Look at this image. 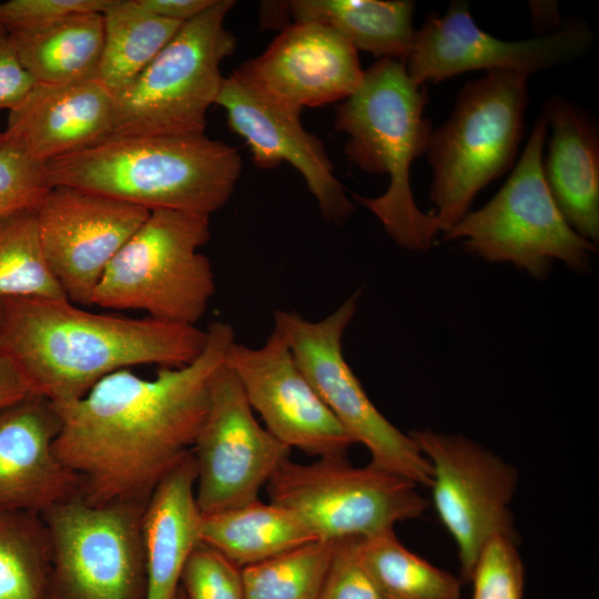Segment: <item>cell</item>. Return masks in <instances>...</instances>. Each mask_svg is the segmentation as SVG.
I'll use <instances>...</instances> for the list:
<instances>
[{"instance_id":"obj_8","label":"cell","mask_w":599,"mask_h":599,"mask_svg":"<svg viewBox=\"0 0 599 599\" xmlns=\"http://www.w3.org/2000/svg\"><path fill=\"white\" fill-rule=\"evenodd\" d=\"M234 3L214 0L184 22L138 78L113 97L112 135L204 133L206 113L224 80L221 63L235 50V38L224 27Z\"/></svg>"},{"instance_id":"obj_9","label":"cell","mask_w":599,"mask_h":599,"mask_svg":"<svg viewBox=\"0 0 599 599\" xmlns=\"http://www.w3.org/2000/svg\"><path fill=\"white\" fill-rule=\"evenodd\" d=\"M359 292L333 313L312 322L295 312L278 309L274 328L321 398L353 440L364 445L370 464L430 487L432 470L413 438L394 426L373 404L343 353V336L357 309Z\"/></svg>"},{"instance_id":"obj_2","label":"cell","mask_w":599,"mask_h":599,"mask_svg":"<svg viewBox=\"0 0 599 599\" xmlns=\"http://www.w3.org/2000/svg\"><path fill=\"white\" fill-rule=\"evenodd\" d=\"M206 341L194 325L93 313L68 298L0 301V349L34 394L54 404L82 397L120 369L186 365Z\"/></svg>"},{"instance_id":"obj_5","label":"cell","mask_w":599,"mask_h":599,"mask_svg":"<svg viewBox=\"0 0 599 599\" xmlns=\"http://www.w3.org/2000/svg\"><path fill=\"white\" fill-rule=\"evenodd\" d=\"M210 236V215L150 211L106 267L91 305L196 326L215 291L212 265L200 252Z\"/></svg>"},{"instance_id":"obj_26","label":"cell","mask_w":599,"mask_h":599,"mask_svg":"<svg viewBox=\"0 0 599 599\" xmlns=\"http://www.w3.org/2000/svg\"><path fill=\"white\" fill-rule=\"evenodd\" d=\"M102 17L98 78L113 97L138 78L183 24L151 13L139 0H110Z\"/></svg>"},{"instance_id":"obj_11","label":"cell","mask_w":599,"mask_h":599,"mask_svg":"<svg viewBox=\"0 0 599 599\" xmlns=\"http://www.w3.org/2000/svg\"><path fill=\"white\" fill-rule=\"evenodd\" d=\"M143 510L74 498L44 512L51 599H146Z\"/></svg>"},{"instance_id":"obj_17","label":"cell","mask_w":599,"mask_h":599,"mask_svg":"<svg viewBox=\"0 0 599 599\" xmlns=\"http://www.w3.org/2000/svg\"><path fill=\"white\" fill-rule=\"evenodd\" d=\"M236 70L297 114L305 106L344 101L364 75L357 50L334 30L311 21L286 24L261 55Z\"/></svg>"},{"instance_id":"obj_33","label":"cell","mask_w":599,"mask_h":599,"mask_svg":"<svg viewBox=\"0 0 599 599\" xmlns=\"http://www.w3.org/2000/svg\"><path fill=\"white\" fill-rule=\"evenodd\" d=\"M180 586L186 599H244L241 568L203 542L190 555Z\"/></svg>"},{"instance_id":"obj_19","label":"cell","mask_w":599,"mask_h":599,"mask_svg":"<svg viewBox=\"0 0 599 599\" xmlns=\"http://www.w3.org/2000/svg\"><path fill=\"white\" fill-rule=\"evenodd\" d=\"M60 418L54 405L31 395L0 410V512L42 516L80 497V479L54 453Z\"/></svg>"},{"instance_id":"obj_10","label":"cell","mask_w":599,"mask_h":599,"mask_svg":"<svg viewBox=\"0 0 599 599\" xmlns=\"http://www.w3.org/2000/svg\"><path fill=\"white\" fill-rule=\"evenodd\" d=\"M271 502L295 511L318 540L369 537L419 517L427 500L417 485L373 464L346 457L312 464L285 460L266 485Z\"/></svg>"},{"instance_id":"obj_6","label":"cell","mask_w":599,"mask_h":599,"mask_svg":"<svg viewBox=\"0 0 599 599\" xmlns=\"http://www.w3.org/2000/svg\"><path fill=\"white\" fill-rule=\"evenodd\" d=\"M527 78L490 71L467 83L449 119L433 130L426 153L434 175L432 214L439 232L456 225L477 193L512 164L528 102Z\"/></svg>"},{"instance_id":"obj_13","label":"cell","mask_w":599,"mask_h":599,"mask_svg":"<svg viewBox=\"0 0 599 599\" xmlns=\"http://www.w3.org/2000/svg\"><path fill=\"white\" fill-rule=\"evenodd\" d=\"M290 451L257 422L224 362L212 378L207 413L192 448L201 515L258 499L261 488L288 459Z\"/></svg>"},{"instance_id":"obj_18","label":"cell","mask_w":599,"mask_h":599,"mask_svg":"<svg viewBox=\"0 0 599 599\" xmlns=\"http://www.w3.org/2000/svg\"><path fill=\"white\" fill-rule=\"evenodd\" d=\"M215 104L225 111L231 130L248 145L256 166L293 165L327 221L339 223L352 215L354 205L335 177L322 141L303 128L301 114L265 97L237 70L224 78Z\"/></svg>"},{"instance_id":"obj_21","label":"cell","mask_w":599,"mask_h":599,"mask_svg":"<svg viewBox=\"0 0 599 599\" xmlns=\"http://www.w3.org/2000/svg\"><path fill=\"white\" fill-rule=\"evenodd\" d=\"M544 115L551 125L542 162L547 185L569 225L583 238L599 241V139L586 113L557 97Z\"/></svg>"},{"instance_id":"obj_38","label":"cell","mask_w":599,"mask_h":599,"mask_svg":"<svg viewBox=\"0 0 599 599\" xmlns=\"http://www.w3.org/2000/svg\"><path fill=\"white\" fill-rule=\"evenodd\" d=\"M214 0H139L148 11L161 18L177 22H186L206 8Z\"/></svg>"},{"instance_id":"obj_40","label":"cell","mask_w":599,"mask_h":599,"mask_svg":"<svg viewBox=\"0 0 599 599\" xmlns=\"http://www.w3.org/2000/svg\"><path fill=\"white\" fill-rule=\"evenodd\" d=\"M1 133V132H0Z\"/></svg>"},{"instance_id":"obj_12","label":"cell","mask_w":599,"mask_h":599,"mask_svg":"<svg viewBox=\"0 0 599 599\" xmlns=\"http://www.w3.org/2000/svg\"><path fill=\"white\" fill-rule=\"evenodd\" d=\"M409 436L430 465L434 507L457 545L461 578L470 580L491 537L516 536L509 509L516 470L461 435L420 429Z\"/></svg>"},{"instance_id":"obj_36","label":"cell","mask_w":599,"mask_h":599,"mask_svg":"<svg viewBox=\"0 0 599 599\" xmlns=\"http://www.w3.org/2000/svg\"><path fill=\"white\" fill-rule=\"evenodd\" d=\"M34 84L20 62L10 32L0 24V109L16 106Z\"/></svg>"},{"instance_id":"obj_37","label":"cell","mask_w":599,"mask_h":599,"mask_svg":"<svg viewBox=\"0 0 599 599\" xmlns=\"http://www.w3.org/2000/svg\"><path fill=\"white\" fill-rule=\"evenodd\" d=\"M31 395L37 394H34L29 382L0 349V410Z\"/></svg>"},{"instance_id":"obj_27","label":"cell","mask_w":599,"mask_h":599,"mask_svg":"<svg viewBox=\"0 0 599 599\" xmlns=\"http://www.w3.org/2000/svg\"><path fill=\"white\" fill-rule=\"evenodd\" d=\"M358 554L384 599L460 597V579L408 550L393 529L361 538Z\"/></svg>"},{"instance_id":"obj_29","label":"cell","mask_w":599,"mask_h":599,"mask_svg":"<svg viewBox=\"0 0 599 599\" xmlns=\"http://www.w3.org/2000/svg\"><path fill=\"white\" fill-rule=\"evenodd\" d=\"M68 298L41 247L37 210L0 220V300Z\"/></svg>"},{"instance_id":"obj_7","label":"cell","mask_w":599,"mask_h":599,"mask_svg":"<svg viewBox=\"0 0 599 599\" xmlns=\"http://www.w3.org/2000/svg\"><path fill=\"white\" fill-rule=\"evenodd\" d=\"M547 128L542 114L507 182L486 205L444 233L443 241L463 240L469 253L490 263H511L537 280L547 277L555 261L575 273L589 270L596 245L569 225L545 180Z\"/></svg>"},{"instance_id":"obj_22","label":"cell","mask_w":599,"mask_h":599,"mask_svg":"<svg viewBox=\"0 0 599 599\" xmlns=\"http://www.w3.org/2000/svg\"><path fill=\"white\" fill-rule=\"evenodd\" d=\"M191 451L159 484L141 519L146 599H175L184 566L201 544L202 515L195 499Z\"/></svg>"},{"instance_id":"obj_25","label":"cell","mask_w":599,"mask_h":599,"mask_svg":"<svg viewBox=\"0 0 599 599\" xmlns=\"http://www.w3.org/2000/svg\"><path fill=\"white\" fill-rule=\"evenodd\" d=\"M103 34L102 13L89 12L10 38L34 83L63 84L98 78Z\"/></svg>"},{"instance_id":"obj_3","label":"cell","mask_w":599,"mask_h":599,"mask_svg":"<svg viewBox=\"0 0 599 599\" xmlns=\"http://www.w3.org/2000/svg\"><path fill=\"white\" fill-rule=\"evenodd\" d=\"M50 183L144 207L210 215L234 192L237 149L205 133L111 135L45 164Z\"/></svg>"},{"instance_id":"obj_39","label":"cell","mask_w":599,"mask_h":599,"mask_svg":"<svg viewBox=\"0 0 599 599\" xmlns=\"http://www.w3.org/2000/svg\"><path fill=\"white\" fill-rule=\"evenodd\" d=\"M175 599H186L181 586H180V588H179V590L176 592Z\"/></svg>"},{"instance_id":"obj_14","label":"cell","mask_w":599,"mask_h":599,"mask_svg":"<svg viewBox=\"0 0 599 599\" xmlns=\"http://www.w3.org/2000/svg\"><path fill=\"white\" fill-rule=\"evenodd\" d=\"M593 35L585 22L539 38L508 41L478 28L466 2H453L444 16L432 14L416 31L404 64L418 84L440 82L459 73L487 70L529 75L582 55Z\"/></svg>"},{"instance_id":"obj_1","label":"cell","mask_w":599,"mask_h":599,"mask_svg":"<svg viewBox=\"0 0 599 599\" xmlns=\"http://www.w3.org/2000/svg\"><path fill=\"white\" fill-rule=\"evenodd\" d=\"M203 352L154 377L120 369L82 397L54 404L57 457L80 479L90 505L145 507L166 475L191 451L209 408L211 382L235 342L230 324L213 322Z\"/></svg>"},{"instance_id":"obj_23","label":"cell","mask_w":599,"mask_h":599,"mask_svg":"<svg viewBox=\"0 0 599 599\" xmlns=\"http://www.w3.org/2000/svg\"><path fill=\"white\" fill-rule=\"evenodd\" d=\"M315 540V534L295 511L260 499L201 519V542L240 568Z\"/></svg>"},{"instance_id":"obj_20","label":"cell","mask_w":599,"mask_h":599,"mask_svg":"<svg viewBox=\"0 0 599 599\" xmlns=\"http://www.w3.org/2000/svg\"><path fill=\"white\" fill-rule=\"evenodd\" d=\"M114 98L99 78L34 84L9 110L4 133L35 161L47 164L112 135Z\"/></svg>"},{"instance_id":"obj_24","label":"cell","mask_w":599,"mask_h":599,"mask_svg":"<svg viewBox=\"0 0 599 599\" xmlns=\"http://www.w3.org/2000/svg\"><path fill=\"white\" fill-rule=\"evenodd\" d=\"M414 2L408 0H294L285 2L294 22H317L356 50L380 59H407L416 35Z\"/></svg>"},{"instance_id":"obj_31","label":"cell","mask_w":599,"mask_h":599,"mask_svg":"<svg viewBox=\"0 0 599 599\" xmlns=\"http://www.w3.org/2000/svg\"><path fill=\"white\" fill-rule=\"evenodd\" d=\"M52 184L45 164L32 159L12 138L0 133V220L37 210Z\"/></svg>"},{"instance_id":"obj_30","label":"cell","mask_w":599,"mask_h":599,"mask_svg":"<svg viewBox=\"0 0 599 599\" xmlns=\"http://www.w3.org/2000/svg\"><path fill=\"white\" fill-rule=\"evenodd\" d=\"M338 540H315L241 568L244 599H317Z\"/></svg>"},{"instance_id":"obj_35","label":"cell","mask_w":599,"mask_h":599,"mask_svg":"<svg viewBox=\"0 0 599 599\" xmlns=\"http://www.w3.org/2000/svg\"><path fill=\"white\" fill-rule=\"evenodd\" d=\"M110 0H9L0 2V24L9 32L35 31L68 17L100 12Z\"/></svg>"},{"instance_id":"obj_32","label":"cell","mask_w":599,"mask_h":599,"mask_svg":"<svg viewBox=\"0 0 599 599\" xmlns=\"http://www.w3.org/2000/svg\"><path fill=\"white\" fill-rule=\"evenodd\" d=\"M516 536L496 535L481 548L470 581L473 599H522L525 570Z\"/></svg>"},{"instance_id":"obj_4","label":"cell","mask_w":599,"mask_h":599,"mask_svg":"<svg viewBox=\"0 0 599 599\" xmlns=\"http://www.w3.org/2000/svg\"><path fill=\"white\" fill-rule=\"evenodd\" d=\"M427 89L416 83L405 64L379 59L364 71L356 91L343 101L335 129L348 134L344 152L362 170L387 174L389 185L376 197L355 195L400 246L428 250L438 234L432 213L416 205L410 187V165L426 153L433 132L424 118Z\"/></svg>"},{"instance_id":"obj_15","label":"cell","mask_w":599,"mask_h":599,"mask_svg":"<svg viewBox=\"0 0 599 599\" xmlns=\"http://www.w3.org/2000/svg\"><path fill=\"white\" fill-rule=\"evenodd\" d=\"M150 211L114 197L54 185L37 209L47 264L65 296L91 305L106 267Z\"/></svg>"},{"instance_id":"obj_34","label":"cell","mask_w":599,"mask_h":599,"mask_svg":"<svg viewBox=\"0 0 599 599\" xmlns=\"http://www.w3.org/2000/svg\"><path fill=\"white\" fill-rule=\"evenodd\" d=\"M359 539H338L317 599H384L359 559Z\"/></svg>"},{"instance_id":"obj_16","label":"cell","mask_w":599,"mask_h":599,"mask_svg":"<svg viewBox=\"0 0 599 599\" xmlns=\"http://www.w3.org/2000/svg\"><path fill=\"white\" fill-rule=\"evenodd\" d=\"M226 365L265 428L290 448L317 458L346 457L354 444L274 328L261 347L234 342Z\"/></svg>"},{"instance_id":"obj_28","label":"cell","mask_w":599,"mask_h":599,"mask_svg":"<svg viewBox=\"0 0 599 599\" xmlns=\"http://www.w3.org/2000/svg\"><path fill=\"white\" fill-rule=\"evenodd\" d=\"M51 540L39 515L0 512V599H51Z\"/></svg>"}]
</instances>
